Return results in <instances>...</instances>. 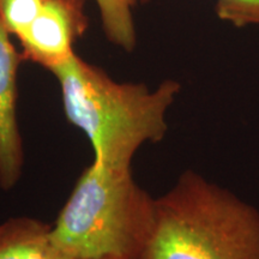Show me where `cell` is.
<instances>
[{"label": "cell", "instance_id": "6da1fadb", "mask_svg": "<svg viewBox=\"0 0 259 259\" xmlns=\"http://www.w3.org/2000/svg\"><path fill=\"white\" fill-rule=\"evenodd\" d=\"M50 71L59 83L66 119L89 139L94 162L131 167L142 145L166 136L167 112L181 89L177 80H163L154 90L118 83L76 53Z\"/></svg>", "mask_w": 259, "mask_h": 259}, {"label": "cell", "instance_id": "7a4b0ae2", "mask_svg": "<svg viewBox=\"0 0 259 259\" xmlns=\"http://www.w3.org/2000/svg\"><path fill=\"white\" fill-rule=\"evenodd\" d=\"M138 259H259V210L199 173L184 171L155 198Z\"/></svg>", "mask_w": 259, "mask_h": 259}, {"label": "cell", "instance_id": "3957f363", "mask_svg": "<svg viewBox=\"0 0 259 259\" xmlns=\"http://www.w3.org/2000/svg\"><path fill=\"white\" fill-rule=\"evenodd\" d=\"M154 206L131 167L93 161L52 226L51 239L71 259H138Z\"/></svg>", "mask_w": 259, "mask_h": 259}, {"label": "cell", "instance_id": "277c9868", "mask_svg": "<svg viewBox=\"0 0 259 259\" xmlns=\"http://www.w3.org/2000/svg\"><path fill=\"white\" fill-rule=\"evenodd\" d=\"M87 28L84 0H45L30 27L18 38L22 57L51 70L72 56L74 42Z\"/></svg>", "mask_w": 259, "mask_h": 259}, {"label": "cell", "instance_id": "5b68a950", "mask_svg": "<svg viewBox=\"0 0 259 259\" xmlns=\"http://www.w3.org/2000/svg\"><path fill=\"white\" fill-rule=\"evenodd\" d=\"M21 53L0 22V187L12 189L22 174L23 147L17 120V72Z\"/></svg>", "mask_w": 259, "mask_h": 259}, {"label": "cell", "instance_id": "8992f818", "mask_svg": "<svg viewBox=\"0 0 259 259\" xmlns=\"http://www.w3.org/2000/svg\"><path fill=\"white\" fill-rule=\"evenodd\" d=\"M51 228L23 216L0 223V259H71L53 244Z\"/></svg>", "mask_w": 259, "mask_h": 259}, {"label": "cell", "instance_id": "52a82bcc", "mask_svg": "<svg viewBox=\"0 0 259 259\" xmlns=\"http://www.w3.org/2000/svg\"><path fill=\"white\" fill-rule=\"evenodd\" d=\"M102 28L112 44L131 52L136 46L132 10L137 0H96Z\"/></svg>", "mask_w": 259, "mask_h": 259}, {"label": "cell", "instance_id": "ba28073f", "mask_svg": "<svg viewBox=\"0 0 259 259\" xmlns=\"http://www.w3.org/2000/svg\"><path fill=\"white\" fill-rule=\"evenodd\" d=\"M44 3L45 0H0V22L11 36L21 38Z\"/></svg>", "mask_w": 259, "mask_h": 259}, {"label": "cell", "instance_id": "9c48e42d", "mask_svg": "<svg viewBox=\"0 0 259 259\" xmlns=\"http://www.w3.org/2000/svg\"><path fill=\"white\" fill-rule=\"evenodd\" d=\"M216 14L238 28L259 24V0H216Z\"/></svg>", "mask_w": 259, "mask_h": 259}]
</instances>
